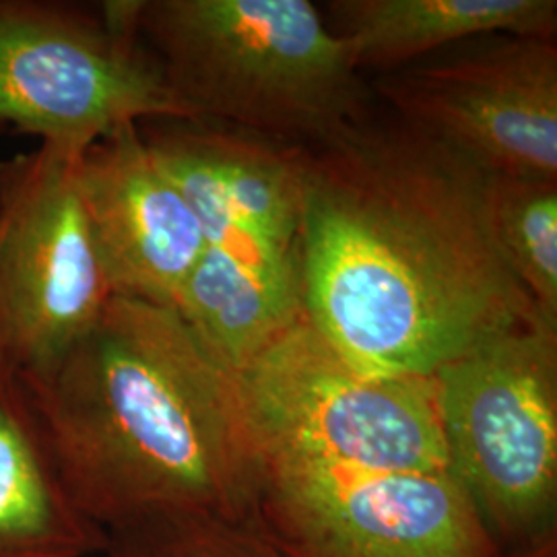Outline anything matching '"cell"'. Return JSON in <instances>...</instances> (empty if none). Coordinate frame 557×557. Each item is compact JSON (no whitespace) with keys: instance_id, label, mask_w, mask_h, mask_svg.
<instances>
[{"instance_id":"1","label":"cell","mask_w":557,"mask_h":557,"mask_svg":"<svg viewBox=\"0 0 557 557\" xmlns=\"http://www.w3.org/2000/svg\"><path fill=\"white\" fill-rule=\"evenodd\" d=\"M485 182L400 122L366 119L308 147L301 304L349 363L434 379L492 338L549 326L499 255Z\"/></svg>"},{"instance_id":"2","label":"cell","mask_w":557,"mask_h":557,"mask_svg":"<svg viewBox=\"0 0 557 557\" xmlns=\"http://www.w3.org/2000/svg\"><path fill=\"white\" fill-rule=\"evenodd\" d=\"M62 492L106 543L193 517H259L264 460L234 376L174 308L112 298L21 370Z\"/></svg>"},{"instance_id":"3","label":"cell","mask_w":557,"mask_h":557,"mask_svg":"<svg viewBox=\"0 0 557 557\" xmlns=\"http://www.w3.org/2000/svg\"><path fill=\"white\" fill-rule=\"evenodd\" d=\"M133 17L193 122L320 147L366 120L347 46L308 0H133Z\"/></svg>"},{"instance_id":"4","label":"cell","mask_w":557,"mask_h":557,"mask_svg":"<svg viewBox=\"0 0 557 557\" xmlns=\"http://www.w3.org/2000/svg\"><path fill=\"white\" fill-rule=\"evenodd\" d=\"M434 380L448 473L499 556L556 543V329H515Z\"/></svg>"},{"instance_id":"5","label":"cell","mask_w":557,"mask_h":557,"mask_svg":"<svg viewBox=\"0 0 557 557\" xmlns=\"http://www.w3.org/2000/svg\"><path fill=\"white\" fill-rule=\"evenodd\" d=\"M161 120L193 116L140 41L133 0H0V133L81 158L122 128Z\"/></svg>"},{"instance_id":"6","label":"cell","mask_w":557,"mask_h":557,"mask_svg":"<svg viewBox=\"0 0 557 557\" xmlns=\"http://www.w3.org/2000/svg\"><path fill=\"white\" fill-rule=\"evenodd\" d=\"M262 460L446 473L436 380L349 363L306 314L234 376Z\"/></svg>"},{"instance_id":"7","label":"cell","mask_w":557,"mask_h":557,"mask_svg":"<svg viewBox=\"0 0 557 557\" xmlns=\"http://www.w3.org/2000/svg\"><path fill=\"white\" fill-rule=\"evenodd\" d=\"M400 124L485 176L557 182L556 38L483 36L384 75Z\"/></svg>"},{"instance_id":"8","label":"cell","mask_w":557,"mask_h":557,"mask_svg":"<svg viewBox=\"0 0 557 557\" xmlns=\"http://www.w3.org/2000/svg\"><path fill=\"white\" fill-rule=\"evenodd\" d=\"M259 512L292 557H502L448 471L269 458Z\"/></svg>"},{"instance_id":"9","label":"cell","mask_w":557,"mask_h":557,"mask_svg":"<svg viewBox=\"0 0 557 557\" xmlns=\"http://www.w3.org/2000/svg\"><path fill=\"white\" fill-rule=\"evenodd\" d=\"M77 161L44 145L4 161L0 341L21 370L62 356L114 298L81 199Z\"/></svg>"},{"instance_id":"10","label":"cell","mask_w":557,"mask_h":557,"mask_svg":"<svg viewBox=\"0 0 557 557\" xmlns=\"http://www.w3.org/2000/svg\"><path fill=\"white\" fill-rule=\"evenodd\" d=\"M77 182L114 298L176 310L202 257L205 234L140 126L89 147L77 161Z\"/></svg>"},{"instance_id":"11","label":"cell","mask_w":557,"mask_h":557,"mask_svg":"<svg viewBox=\"0 0 557 557\" xmlns=\"http://www.w3.org/2000/svg\"><path fill=\"white\" fill-rule=\"evenodd\" d=\"M331 29L359 71L384 75L483 36L556 38V0H337Z\"/></svg>"},{"instance_id":"12","label":"cell","mask_w":557,"mask_h":557,"mask_svg":"<svg viewBox=\"0 0 557 557\" xmlns=\"http://www.w3.org/2000/svg\"><path fill=\"white\" fill-rule=\"evenodd\" d=\"M106 545L62 492L20 363L0 341V557H87Z\"/></svg>"},{"instance_id":"13","label":"cell","mask_w":557,"mask_h":557,"mask_svg":"<svg viewBox=\"0 0 557 557\" xmlns=\"http://www.w3.org/2000/svg\"><path fill=\"white\" fill-rule=\"evenodd\" d=\"M485 207L506 267L557 329V182L487 176Z\"/></svg>"},{"instance_id":"14","label":"cell","mask_w":557,"mask_h":557,"mask_svg":"<svg viewBox=\"0 0 557 557\" xmlns=\"http://www.w3.org/2000/svg\"><path fill=\"white\" fill-rule=\"evenodd\" d=\"M112 557H292L262 518L193 517L110 539Z\"/></svg>"},{"instance_id":"15","label":"cell","mask_w":557,"mask_h":557,"mask_svg":"<svg viewBox=\"0 0 557 557\" xmlns=\"http://www.w3.org/2000/svg\"><path fill=\"white\" fill-rule=\"evenodd\" d=\"M518 557H556V543H552V545H547V547H541V549L533 552V554Z\"/></svg>"},{"instance_id":"16","label":"cell","mask_w":557,"mask_h":557,"mask_svg":"<svg viewBox=\"0 0 557 557\" xmlns=\"http://www.w3.org/2000/svg\"><path fill=\"white\" fill-rule=\"evenodd\" d=\"M2 176H4V161H0V188H2Z\"/></svg>"}]
</instances>
